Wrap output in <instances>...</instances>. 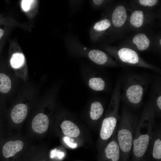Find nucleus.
<instances>
[{"instance_id":"6ab92c4d","label":"nucleus","mask_w":161,"mask_h":161,"mask_svg":"<svg viewBox=\"0 0 161 161\" xmlns=\"http://www.w3.org/2000/svg\"><path fill=\"white\" fill-rule=\"evenodd\" d=\"M143 20V14L142 12L139 10H136L132 14L130 21L133 26L136 27H139L142 25Z\"/></svg>"},{"instance_id":"f3484780","label":"nucleus","mask_w":161,"mask_h":161,"mask_svg":"<svg viewBox=\"0 0 161 161\" xmlns=\"http://www.w3.org/2000/svg\"><path fill=\"white\" fill-rule=\"evenodd\" d=\"M11 87V81L8 76L0 73V92L7 93L10 91Z\"/></svg>"},{"instance_id":"f8f14e48","label":"nucleus","mask_w":161,"mask_h":161,"mask_svg":"<svg viewBox=\"0 0 161 161\" xmlns=\"http://www.w3.org/2000/svg\"><path fill=\"white\" fill-rule=\"evenodd\" d=\"M61 127L64 134L68 137H77L80 135V130L74 123L69 120H65L61 123Z\"/></svg>"},{"instance_id":"2eb2a0df","label":"nucleus","mask_w":161,"mask_h":161,"mask_svg":"<svg viewBox=\"0 0 161 161\" xmlns=\"http://www.w3.org/2000/svg\"><path fill=\"white\" fill-rule=\"evenodd\" d=\"M133 42L140 50H144L147 49L150 44L149 39L146 35L143 33L136 35L133 39Z\"/></svg>"},{"instance_id":"393cba45","label":"nucleus","mask_w":161,"mask_h":161,"mask_svg":"<svg viewBox=\"0 0 161 161\" xmlns=\"http://www.w3.org/2000/svg\"><path fill=\"white\" fill-rule=\"evenodd\" d=\"M4 33V31L3 30L0 28V39L3 35Z\"/></svg>"},{"instance_id":"cd10ccee","label":"nucleus","mask_w":161,"mask_h":161,"mask_svg":"<svg viewBox=\"0 0 161 161\" xmlns=\"http://www.w3.org/2000/svg\"></svg>"},{"instance_id":"b1692460","label":"nucleus","mask_w":161,"mask_h":161,"mask_svg":"<svg viewBox=\"0 0 161 161\" xmlns=\"http://www.w3.org/2000/svg\"><path fill=\"white\" fill-rule=\"evenodd\" d=\"M103 0H93L92 1L95 4L99 5L102 4L103 1Z\"/></svg>"},{"instance_id":"4468645a","label":"nucleus","mask_w":161,"mask_h":161,"mask_svg":"<svg viewBox=\"0 0 161 161\" xmlns=\"http://www.w3.org/2000/svg\"><path fill=\"white\" fill-rule=\"evenodd\" d=\"M104 108L102 104L99 101H95L91 105L90 116L93 120H97L99 119L104 112Z\"/></svg>"},{"instance_id":"0eeeda50","label":"nucleus","mask_w":161,"mask_h":161,"mask_svg":"<svg viewBox=\"0 0 161 161\" xmlns=\"http://www.w3.org/2000/svg\"><path fill=\"white\" fill-rule=\"evenodd\" d=\"M49 125V120L48 117L43 113H40L35 116L33 119L32 128L35 132L41 134L47 130Z\"/></svg>"},{"instance_id":"f257e3e1","label":"nucleus","mask_w":161,"mask_h":161,"mask_svg":"<svg viewBox=\"0 0 161 161\" xmlns=\"http://www.w3.org/2000/svg\"><path fill=\"white\" fill-rule=\"evenodd\" d=\"M156 113L150 101L138 119L134 129L131 151L133 161H141L148 151L155 130Z\"/></svg>"},{"instance_id":"20e7f679","label":"nucleus","mask_w":161,"mask_h":161,"mask_svg":"<svg viewBox=\"0 0 161 161\" xmlns=\"http://www.w3.org/2000/svg\"><path fill=\"white\" fill-rule=\"evenodd\" d=\"M128 80L124 89V99L130 106H139L143 100L146 82L140 76H133Z\"/></svg>"},{"instance_id":"9d476101","label":"nucleus","mask_w":161,"mask_h":161,"mask_svg":"<svg viewBox=\"0 0 161 161\" xmlns=\"http://www.w3.org/2000/svg\"><path fill=\"white\" fill-rule=\"evenodd\" d=\"M27 113V107L23 103L18 104L13 108L11 113V117L15 123L22 122L26 118Z\"/></svg>"},{"instance_id":"9b49d317","label":"nucleus","mask_w":161,"mask_h":161,"mask_svg":"<svg viewBox=\"0 0 161 161\" xmlns=\"http://www.w3.org/2000/svg\"><path fill=\"white\" fill-rule=\"evenodd\" d=\"M127 18L125 8L123 6H119L115 8L112 14V23L115 27H120L124 24Z\"/></svg>"},{"instance_id":"bb28decb","label":"nucleus","mask_w":161,"mask_h":161,"mask_svg":"<svg viewBox=\"0 0 161 161\" xmlns=\"http://www.w3.org/2000/svg\"><path fill=\"white\" fill-rule=\"evenodd\" d=\"M141 161H145V160H142Z\"/></svg>"},{"instance_id":"412c9836","label":"nucleus","mask_w":161,"mask_h":161,"mask_svg":"<svg viewBox=\"0 0 161 161\" xmlns=\"http://www.w3.org/2000/svg\"><path fill=\"white\" fill-rule=\"evenodd\" d=\"M140 4L145 6H152L156 5L157 2V0H139Z\"/></svg>"},{"instance_id":"6e6552de","label":"nucleus","mask_w":161,"mask_h":161,"mask_svg":"<svg viewBox=\"0 0 161 161\" xmlns=\"http://www.w3.org/2000/svg\"><path fill=\"white\" fill-rule=\"evenodd\" d=\"M117 55L120 59L124 63L136 65L140 62V58L137 54L131 49L121 48L118 51Z\"/></svg>"},{"instance_id":"ddd939ff","label":"nucleus","mask_w":161,"mask_h":161,"mask_svg":"<svg viewBox=\"0 0 161 161\" xmlns=\"http://www.w3.org/2000/svg\"><path fill=\"white\" fill-rule=\"evenodd\" d=\"M87 83L88 86L91 89L96 92L103 91L106 86L105 80L102 77L97 75H93L89 77Z\"/></svg>"},{"instance_id":"f03ea898","label":"nucleus","mask_w":161,"mask_h":161,"mask_svg":"<svg viewBox=\"0 0 161 161\" xmlns=\"http://www.w3.org/2000/svg\"><path fill=\"white\" fill-rule=\"evenodd\" d=\"M138 119L126 108L123 109L116 136L122 161H128L131 151L134 129Z\"/></svg>"},{"instance_id":"a211bd4d","label":"nucleus","mask_w":161,"mask_h":161,"mask_svg":"<svg viewBox=\"0 0 161 161\" xmlns=\"http://www.w3.org/2000/svg\"><path fill=\"white\" fill-rule=\"evenodd\" d=\"M111 24L110 21L108 19H104L97 22L94 25L90 34L104 31L109 28Z\"/></svg>"},{"instance_id":"5701e85b","label":"nucleus","mask_w":161,"mask_h":161,"mask_svg":"<svg viewBox=\"0 0 161 161\" xmlns=\"http://www.w3.org/2000/svg\"><path fill=\"white\" fill-rule=\"evenodd\" d=\"M63 139L65 143H66L70 147L75 148L76 147L77 144L76 143H73L70 142L69 138L67 136H65L63 137Z\"/></svg>"},{"instance_id":"dca6fc26","label":"nucleus","mask_w":161,"mask_h":161,"mask_svg":"<svg viewBox=\"0 0 161 161\" xmlns=\"http://www.w3.org/2000/svg\"><path fill=\"white\" fill-rule=\"evenodd\" d=\"M24 62L25 57L24 55L18 52L13 54L10 61L11 66L15 69H18L22 67Z\"/></svg>"},{"instance_id":"39448f33","label":"nucleus","mask_w":161,"mask_h":161,"mask_svg":"<svg viewBox=\"0 0 161 161\" xmlns=\"http://www.w3.org/2000/svg\"><path fill=\"white\" fill-rule=\"evenodd\" d=\"M103 157V161H120L121 156L116 136L105 148Z\"/></svg>"},{"instance_id":"7ed1b4c3","label":"nucleus","mask_w":161,"mask_h":161,"mask_svg":"<svg viewBox=\"0 0 161 161\" xmlns=\"http://www.w3.org/2000/svg\"><path fill=\"white\" fill-rule=\"evenodd\" d=\"M120 98L118 93L112 95L109 107V114L103 119L100 131V136L102 140H108L114 132L120 117L119 109Z\"/></svg>"},{"instance_id":"4be33fe9","label":"nucleus","mask_w":161,"mask_h":161,"mask_svg":"<svg viewBox=\"0 0 161 161\" xmlns=\"http://www.w3.org/2000/svg\"><path fill=\"white\" fill-rule=\"evenodd\" d=\"M34 0H22L21 3V7L24 11H28L30 9L32 3Z\"/></svg>"},{"instance_id":"aec40b11","label":"nucleus","mask_w":161,"mask_h":161,"mask_svg":"<svg viewBox=\"0 0 161 161\" xmlns=\"http://www.w3.org/2000/svg\"><path fill=\"white\" fill-rule=\"evenodd\" d=\"M64 156V152L58 151L56 148L52 150L50 152V157L53 158L56 157L61 159Z\"/></svg>"},{"instance_id":"423d86ee","label":"nucleus","mask_w":161,"mask_h":161,"mask_svg":"<svg viewBox=\"0 0 161 161\" xmlns=\"http://www.w3.org/2000/svg\"><path fill=\"white\" fill-rule=\"evenodd\" d=\"M148 150L154 160L161 161V135L160 129L155 130L150 143Z\"/></svg>"},{"instance_id":"1a4fd4ad","label":"nucleus","mask_w":161,"mask_h":161,"mask_svg":"<svg viewBox=\"0 0 161 161\" xmlns=\"http://www.w3.org/2000/svg\"><path fill=\"white\" fill-rule=\"evenodd\" d=\"M23 145V142L19 140L10 141L7 142L3 147V156L6 158L13 156L17 152L22 149Z\"/></svg>"},{"instance_id":"a878e982","label":"nucleus","mask_w":161,"mask_h":161,"mask_svg":"<svg viewBox=\"0 0 161 161\" xmlns=\"http://www.w3.org/2000/svg\"><path fill=\"white\" fill-rule=\"evenodd\" d=\"M160 45H161V40L160 39Z\"/></svg>"}]
</instances>
